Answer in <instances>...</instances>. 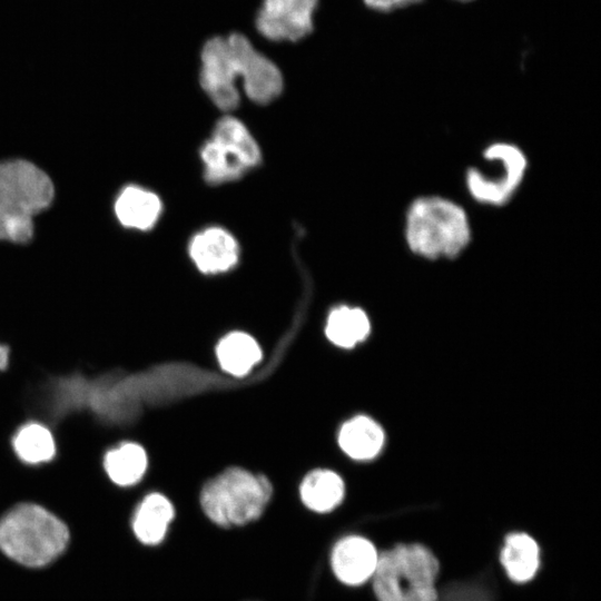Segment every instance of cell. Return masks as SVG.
Listing matches in <instances>:
<instances>
[{
    "mask_svg": "<svg viewBox=\"0 0 601 601\" xmlns=\"http://www.w3.org/2000/svg\"><path fill=\"white\" fill-rule=\"evenodd\" d=\"M238 80L247 97L260 105L274 100L283 88L279 69L245 36L231 33L208 40L201 51L200 85L217 108L230 111L238 106Z\"/></svg>",
    "mask_w": 601,
    "mask_h": 601,
    "instance_id": "cell-1",
    "label": "cell"
},
{
    "mask_svg": "<svg viewBox=\"0 0 601 601\" xmlns=\"http://www.w3.org/2000/svg\"><path fill=\"white\" fill-rule=\"evenodd\" d=\"M215 355L224 372L243 377L262 361L263 349L254 336L243 331H234L217 342Z\"/></svg>",
    "mask_w": 601,
    "mask_h": 601,
    "instance_id": "cell-19",
    "label": "cell"
},
{
    "mask_svg": "<svg viewBox=\"0 0 601 601\" xmlns=\"http://www.w3.org/2000/svg\"><path fill=\"white\" fill-rule=\"evenodd\" d=\"M378 552L375 545L361 535L339 539L331 553V568L337 580L349 587H357L372 579Z\"/></svg>",
    "mask_w": 601,
    "mask_h": 601,
    "instance_id": "cell-10",
    "label": "cell"
},
{
    "mask_svg": "<svg viewBox=\"0 0 601 601\" xmlns=\"http://www.w3.org/2000/svg\"><path fill=\"white\" fill-rule=\"evenodd\" d=\"M437 601H493L490 592L480 584L459 582L439 593Z\"/></svg>",
    "mask_w": 601,
    "mask_h": 601,
    "instance_id": "cell-21",
    "label": "cell"
},
{
    "mask_svg": "<svg viewBox=\"0 0 601 601\" xmlns=\"http://www.w3.org/2000/svg\"><path fill=\"white\" fill-rule=\"evenodd\" d=\"M487 168L471 166L465 173L470 197L484 206L506 205L521 187L529 159L521 147L510 141H494L482 151Z\"/></svg>",
    "mask_w": 601,
    "mask_h": 601,
    "instance_id": "cell-7",
    "label": "cell"
},
{
    "mask_svg": "<svg viewBox=\"0 0 601 601\" xmlns=\"http://www.w3.org/2000/svg\"><path fill=\"white\" fill-rule=\"evenodd\" d=\"M188 254L200 273L216 275L236 266L239 246L228 230L213 226L199 230L191 237Z\"/></svg>",
    "mask_w": 601,
    "mask_h": 601,
    "instance_id": "cell-11",
    "label": "cell"
},
{
    "mask_svg": "<svg viewBox=\"0 0 601 601\" xmlns=\"http://www.w3.org/2000/svg\"><path fill=\"white\" fill-rule=\"evenodd\" d=\"M68 541L67 525L37 503L16 504L0 519V549L22 565L50 563L65 551Z\"/></svg>",
    "mask_w": 601,
    "mask_h": 601,
    "instance_id": "cell-3",
    "label": "cell"
},
{
    "mask_svg": "<svg viewBox=\"0 0 601 601\" xmlns=\"http://www.w3.org/2000/svg\"><path fill=\"white\" fill-rule=\"evenodd\" d=\"M175 519L173 502L162 493L146 494L132 516V531L146 545H157L166 536L169 524Z\"/></svg>",
    "mask_w": 601,
    "mask_h": 601,
    "instance_id": "cell-14",
    "label": "cell"
},
{
    "mask_svg": "<svg viewBox=\"0 0 601 601\" xmlns=\"http://www.w3.org/2000/svg\"><path fill=\"white\" fill-rule=\"evenodd\" d=\"M440 563L421 543H398L378 554L372 577L377 601H437Z\"/></svg>",
    "mask_w": 601,
    "mask_h": 601,
    "instance_id": "cell-5",
    "label": "cell"
},
{
    "mask_svg": "<svg viewBox=\"0 0 601 601\" xmlns=\"http://www.w3.org/2000/svg\"><path fill=\"white\" fill-rule=\"evenodd\" d=\"M317 0H264L256 19L267 39L296 41L313 29L312 14Z\"/></svg>",
    "mask_w": 601,
    "mask_h": 601,
    "instance_id": "cell-9",
    "label": "cell"
},
{
    "mask_svg": "<svg viewBox=\"0 0 601 601\" xmlns=\"http://www.w3.org/2000/svg\"><path fill=\"white\" fill-rule=\"evenodd\" d=\"M420 0H364V2L375 10L388 11L396 8H401Z\"/></svg>",
    "mask_w": 601,
    "mask_h": 601,
    "instance_id": "cell-22",
    "label": "cell"
},
{
    "mask_svg": "<svg viewBox=\"0 0 601 601\" xmlns=\"http://www.w3.org/2000/svg\"><path fill=\"white\" fill-rule=\"evenodd\" d=\"M367 314L358 308L341 305L331 311L325 325L327 339L341 348H353L370 334Z\"/></svg>",
    "mask_w": 601,
    "mask_h": 601,
    "instance_id": "cell-20",
    "label": "cell"
},
{
    "mask_svg": "<svg viewBox=\"0 0 601 601\" xmlns=\"http://www.w3.org/2000/svg\"><path fill=\"white\" fill-rule=\"evenodd\" d=\"M272 496L273 484L267 476L230 466L203 485L199 502L209 521L231 528L259 519Z\"/></svg>",
    "mask_w": 601,
    "mask_h": 601,
    "instance_id": "cell-6",
    "label": "cell"
},
{
    "mask_svg": "<svg viewBox=\"0 0 601 601\" xmlns=\"http://www.w3.org/2000/svg\"><path fill=\"white\" fill-rule=\"evenodd\" d=\"M11 361V348L8 344L0 342V373L8 370Z\"/></svg>",
    "mask_w": 601,
    "mask_h": 601,
    "instance_id": "cell-23",
    "label": "cell"
},
{
    "mask_svg": "<svg viewBox=\"0 0 601 601\" xmlns=\"http://www.w3.org/2000/svg\"><path fill=\"white\" fill-rule=\"evenodd\" d=\"M204 178L219 185L243 177L259 165L262 152L247 127L236 117L220 118L200 148Z\"/></svg>",
    "mask_w": 601,
    "mask_h": 601,
    "instance_id": "cell-8",
    "label": "cell"
},
{
    "mask_svg": "<svg viewBox=\"0 0 601 601\" xmlns=\"http://www.w3.org/2000/svg\"><path fill=\"white\" fill-rule=\"evenodd\" d=\"M384 440L381 425L366 415H357L346 421L337 435L341 450L356 461L375 457L381 452Z\"/></svg>",
    "mask_w": 601,
    "mask_h": 601,
    "instance_id": "cell-16",
    "label": "cell"
},
{
    "mask_svg": "<svg viewBox=\"0 0 601 601\" xmlns=\"http://www.w3.org/2000/svg\"><path fill=\"white\" fill-rule=\"evenodd\" d=\"M404 239L411 253L422 258H456L472 240L470 216L449 197L418 196L406 208Z\"/></svg>",
    "mask_w": 601,
    "mask_h": 601,
    "instance_id": "cell-2",
    "label": "cell"
},
{
    "mask_svg": "<svg viewBox=\"0 0 601 601\" xmlns=\"http://www.w3.org/2000/svg\"><path fill=\"white\" fill-rule=\"evenodd\" d=\"M462 1H469V0H462Z\"/></svg>",
    "mask_w": 601,
    "mask_h": 601,
    "instance_id": "cell-24",
    "label": "cell"
},
{
    "mask_svg": "<svg viewBox=\"0 0 601 601\" xmlns=\"http://www.w3.org/2000/svg\"><path fill=\"white\" fill-rule=\"evenodd\" d=\"M162 204L152 191L130 185L125 187L115 203L118 220L128 228L148 230L160 217Z\"/></svg>",
    "mask_w": 601,
    "mask_h": 601,
    "instance_id": "cell-15",
    "label": "cell"
},
{
    "mask_svg": "<svg viewBox=\"0 0 601 601\" xmlns=\"http://www.w3.org/2000/svg\"><path fill=\"white\" fill-rule=\"evenodd\" d=\"M149 462L146 446L131 439H121L110 444L100 456L104 474L119 487L138 484L147 474Z\"/></svg>",
    "mask_w": 601,
    "mask_h": 601,
    "instance_id": "cell-13",
    "label": "cell"
},
{
    "mask_svg": "<svg viewBox=\"0 0 601 601\" xmlns=\"http://www.w3.org/2000/svg\"><path fill=\"white\" fill-rule=\"evenodd\" d=\"M9 445L16 460L27 467L50 464L59 451L55 430L39 418L22 421L10 435Z\"/></svg>",
    "mask_w": 601,
    "mask_h": 601,
    "instance_id": "cell-12",
    "label": "cell"
},
{
    "mask_svg": "<svg viewBox=\"0 0 601 601\" xmlns=\"http://www.w3.org/2000/svg\"><path fill=\"white\" fill-rule=\"evenodd\" d=\"M50 178L26 160L0 164V239L26 243L33 234V217L53 199Z\"/></svg>",
    "mask_w": 601,
    "mask_h": 601,
    "instance_id": "cell-4",
    "label": "cell"
},
{
    "mask_svg": "<svg viewBox=\"0 0 601 601\" xmlns=\"http://www.w3.org/2000/svg\"><path fill=\"white\" fill-rule=\"evenodd\" d=\"M500 562L511 581L515 583L529 582L540 568V546L528 533H510L504 539Z\"/></svg>",
    "mask_w": 601,
    "mask_h": 601,
    "instance_id": "cell-18",
    "label": "cell"
},
{
    "mask_svg": "<svg viewBox=\"0 0 601 601\" xmlns=\"http://www.w3.org/2000/svg\"><path fill=\"white\" fill-rule=\"evenodd\" d=\"M345 483L339 474L329 469L309 471L299 484L302 503L316 513H328L344 500Z\"/></svg>",
    "mask_w": 601,
    "mask_h": 601,
    "instance_id": "cell-17",
    "label": "cell"
}]
</instances>
